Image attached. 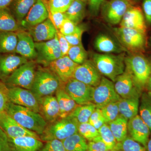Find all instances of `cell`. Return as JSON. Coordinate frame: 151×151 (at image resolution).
Returning <instances> with one entry per match:
<instances>
[{
  "mask_svg": "<svg viewBox=\"0 0 151 151\" xmlns=\"http://www.w3.org/2000/svg\"><path fill=\"white\" fill-rule=\"evenodd\" d=\"M6 113L25 129L41 135L47 126V122L40 113L9 102Z\"/></svg>",
  "mask_w": 151,
  "mask_h": 151,
  "instance_id": "6da1fadb",
  "label": "cell"
},
{
  "mask_svg": "<svg viewBox=\"0 0 151 151\" xmlns=\"http://www.w3.org/2000/svg\"><path fill=\"white\" fill-rule=\"evenodd\" d=\"M63 84L48 67L39 66L30 90L39 101L42 97L52 95Z\"/></svg>",
  "mask_w": 151,
  "mask_h": 151,
  "instance_id": "7a4b0ae2",
  "label": "cell"
},
{
  "mask_svg": "<svg viewBox=\"0 0 151 151\" xmlns=\"http://www.w3.org/2000/svg\"><path fill=\"white\" fill-rule=\"evenodd\" d=\"M125 58L124 53L118 55L94 53L92 57L93 63L97 70L113 82L125 71Z\"/></svg>",
  "mask_w": 151,
  "mask_h": 151,
  "instance_id": "3957f363",
  "label": "cell"
},
{
  "mask_svg": "<svg viewBox=\"0 0 151 151\" xmlns=\"http://www.w3.org/2000/svg\"><path fill=\"white\" fill-rule=\"evenodd\" d=\"M78 125L76 119L71 116L60 118L47 126L40 139L45 142L53 139L63 141L78 133Z\"/></svg>",
  "mask_w": 151,
  "mask_h": 151,
  "instance_id": "277c9868",
  "label": "cell"
},
{
  "mask_svg": "<svg viewBox=\"0 0 151 151\" xmlns=\"http://www.w3.org/2000/svg\"><path fill=\"white\" fill-rule=\"evenodd\" d=\"M125 70L132 76L136 86L141 89L147 85L151 75V65L145 58L140 55L125 57Z\"/></svg>",
  "mask_w": 151,
  "mask_h": 151,
  "instance_id": "5b68a950",
  "label": "cell"
},
{
  "mask_svg": "<svg viewBox=\"0 0 151 151\" xmlns=\"http://www.w3.org/2000/svg\"><path fill=\"white\" fill-rule=\"evenodd\" d=\"M35 60H29L12 73L4 83L8 87H22L31 90L37 70Z\"/></svg>",
  "mask_w": 151,
  "mask_h": 151,
  "instance_id": "8992f818",
  "label": "cell"
},
{
  "mask_svg": "<svg viewBox=\"0 0 151 151\" xmlns=\"http://www.w3.org/2000/svg\"><path fill=\"white\" fill-rule=\"evenodd\" d=\"M35 47L37 52L36 62L44 67H47L52 61L61 57L57 34L51 40L35 42Z\"/></svg>",
  "mask_w": 151,
  "mask_h": 151,
  "instance_id": "52a82bcc",
  "label": "cell"
},
{
  "mask_svg": "<svg viewBox=\"0 0 151 151\" xmlns=\"http://www.w3.org/2000/svg\"><path fill=\"white\" fill-rule=\"evenodd\" d=\"M121 98L115 90L114 82L106 77H102L100 84L94 87L93 103L96 108L101 109L109 103L119 101Z\"/></svg>",
  "mask_w": 151,
  "mask_h": 151,
  "instance_id": "ba28073f",
  "label": "cell"
},
{
  "mask_svg": "<svg viewBox=\"0 0 151 151\" xmlns=\"http://www.w3.org/2000/svg\"><path fill=\"white\" fill-rule=\"evenodd\" d=\"M65 92L78 105L93 103L94 87L72 78L64 84Z\"/></svg>",
  "mask_w": 151,
  "mask_h": 151,
  "instance_id": "9c48e42d",
  "label": "cell"
},
{
  "mask_svg": "<svg viewBox=\"0 0 151 151\" xmlns=\"http://www.w3.org/2000/svg\"><path fill=\"white\" fill-rule=\"evenodd\" d=\"M133 4L131 0H110L104 2L102 5V15L109 23L119 24L124 14Z\"/></svg>",
  "mask_w": 151,
  "mask_h": 151,
  "instance_id": "30bf717a",
  "label": "cell"
},
{
  "mask_svg": "<svg viewBox=\"0 0 151 151\" xmlns=\"http://www.w3.org/2000/svg\"><path fill=\"white\" fill-rule=\"evenodd\" d=\"M120 42L128 50L136 52L142 49L145 43V34L137 30L122 27L114 29Z\"/></svg>",
  "mask_w": 151,
  "mask_h": 151,
  "instance_id": "8fae6325",
  "label": "cell"
},
{
  "mask_svg": "<svg viewBox=\"0 0 151 151\" xmlns=\"http://www.w3.org/2000/svg\"><path fill=\"white\" fill-rule=\"evenodd\" d=\"M8 97L11 103L39 113L38 100L30 90L17 86L9 87Z\"/></svg>",
  "mask_w": 151,
  "mask_h": 151,
  "instance_id": "7c38bea8",
  "label": "cell"
},
{
  "mask_svg": "<svg viewBox=\"0 0 151 151\" xmlns=\"http://www.w3.org/2000/svg\"><path fill=\"white\" fill-rule=\"evenodd\" d=\"M102 78L101 73L93 61L88 60L77 66L73 77L78 81L94 87L99 85Z\"/></svg>",
  "mask_w": 151,
  "mask_h": 151,
  "instance_id": "4fadbf2b",
  "label": "cell"
},
{
  "mask_svg": "<svg viewBox=\"0 0 151 151\" xmlns=\"http://www.w3.org/2000/svg\"><path fill=\"white\" fill-rule=\"evenodd\" d=\"M0 128L9 138L31 136L40 138L37 133L25 129L20 125L6 111L0 113Z\"/></svg>",
  "mask_w": 151,
  "mask_h": 151,
  "instance_id": "5bb4252c",
  "label": "cell"
},
{
  "mask_svg": "<svg viewBox=\"0 0 151 151\" xmlns=\"http://www.w3.org/2000/svg\"><path fill=\"white\" fill-rule=\"evenodd\" d=\"M49 18V13L42 0L36 1L20 23L22 30L28 31Z\"/></svg>",
  "mask_w": 151,
  "mask_h": 151,
  "instance_id": "9a60e30c",
  "label": "cell"
},
{
  "mask_svg": "<svg viewBox=\"0 0 151 151\" xmlns=\"http://www.w3.org/2000/svg\"><path fill=\"white\" fill-rule=\"evenodd\" d=\"M78 65L66 55L52 61L47 67L58 76L62 83L65 84L73 78V73Z\"/></svg>",
  "mask_w": 151,
  "mask_h": 151,
  "instance_id": "2e32d148",
  "label": "cell"
},
{
  "mask_svg": "<svg viewBox=\"0 0 151 151\" xmlns=\"http://www.w3.org/2000/svg\"><path fill=\"white\" fill-rule=\"evenodd\" d=\"M29 60L16 53H0V80L4 82L15 70Z\"/></svg>",
  "mask_w": 151,
  "mask_h": 151,
  "instance_id": "e0dca14e",
  "label": "cell"
},
{
  "mask_svg": "<svg viewBox=\"0 0 151 151\" xmlns=\"http://www.w3.org/2000/svg\"><path fill=\"white\" fill-rule=\"evenodd\" d=\"M127 128L130 137L146 149L151 132L139 115H137L128 121Z\"/></svg>",
  "mask_w": 151,
  "mask_h": 151,
  "instance_id": "ac0fdd59",
  "label": "cell"
},
{
  "mask_svg": "<svg viewBox=\"0 0 151 151\" xmlns=\"http://www.w3.org/2000/svg\"><path fill=\"white\" fill-rule=\"evenodd\" d=\"M18 42L15 53L28 60H35L37 57L35 42L27 31L20 30L17 32Z\"/></svg>",
  "mask_w": 151,
  "mask_h": 151,
  "instance_id": "d6986e66",
  "label": "cell"
},
{
  "mask_svg": "<svg viewBox=\"0 0 151 151\" xmlns=\"http://www.w3.org/2000/svg\"><path fill=\"white\" fill-rule=\"evenodd\" d=\"M120 26L137 30L145 34L146 26L144 15L140 8L133 6L130 7L124 14Z\"/></svg>",
  "mask_w": 151,
  "mask_h": 151,
  "instance_id": "ffe728a7",
  "label": "cell"
},
{
  "mask_svg": "<svg viewBox=\"0 0 151 151\" xmlns=\"http://www.w3.org/2000/svg\"><path fill=\"white\" fill-rule=\"evenodd\" d=\"M114 87L117 94L122 98L139 97V92L132 76L125 70L115 81Z\"/></svg>",
  "mask_w": 151,
  "mask_h": 151,
  "instance_id": "44dd1931",
  "label": "cell"
},
{
  "mask_svg": "<svg viewBox=\"0 0 151 151\" xmlns=\"http://www.w3.org/2000/svg\"><path fill=\"white\" fill-rule=\"evenodd\" d=\"M58 30L51 19L48 18L27 31L32 36L35 42H41L54 38Z\"/></svg>",
  "mask_w": 151,
  "mask_h": 151,
  "instance_id": "7402d4cb",
  "label": "cell"
},
{
  "mask_svg": "<svg viewBox=\"0 0 151 151\" xmlns=\"http://www.w3.org/2000/svg\"><path fill=\"white\" fill-rule=\"evenodd\" d=\"M39 113L50 124L60 118V111L56 97L49 95L39 100Z\"/></svg>",
  "mask_w": 151,
  "mask_h": 151,
  "instance_id": "603a6c76",
  "label": "cell"
},
{
  "mask_svg": "<svg viewBox=\"0 0 151 151\" xmlns=\"http://www.w3.org/2000/svg\"><path fill=\"white\" fill-rule=\"evenodd\" d=\"M40 139L31 136L9 137L12 150L14 151H39L43 146Z\"/></svg>",
  "mask_w": 151,
  "mask_h": 151,
  "instance_id": "cb8c5ba5",
  "label": "cell"
},
{
  "mask_svg": "<svg viewBox=\"0 0 151 151\" xmlns=\"http://www.w3.org/2000/svg\"><path fill=\"white\" fill-rule=\"evenodd\" d=\"M64 84L55 92L56 97L59 105L60 115V118H64L70 115L78 105L65 92Z\"/></svg>",
  "mask_w": 151,
  "mask_h": 151,
  "instance_id": "d4e9b609",
  "label": "cell"
},
{
  "mask_svg": "<svg viewBox=\"0 0 151 151\" xmlns=\"http://www.w3.org/2000/svg\"><path fill=\"white\" fill-rule=\"evenodd\" d=\"M120 115L129 121L138 115L139 97L121 98L119 101Z\"/></svg>",
  "mask_w": 151,
  "mask_h": 151,
  "instance_id": "484cf974",
  "label": "cell"
},
{
  "mask_svg": "<svg viewBox=\"0 0 151 151\" xmlns=\"http://www.w3.org/2000/svg\"><path fill=\"white\" fill-rule=\"evenodd\" d=\"M36 0H13L9 7L11 12L20 24Z\"/></svg>",
  "mask_w": 151,
  "mask_h": 151,
  "instance_id": "4316f807",
  "label": "cell"
},
{
  "mask_svg": "<svg viewBox=\"0 0 151 151\" xmlns=\"http://www.w3.org/2000/svg\"><path fill=\"white\" fill-rule=\"evenodd\" d=\"M20 26L9 7L0 9V31L17 32Z\"/></svg>",
  "mask_w": 151,
  "mask_h": 151,
  "instance_id": "83f0119b",
  "label": "cell"
},
{
  "mask_svg": "<svg viewBox=\"0 0 151 151\" xmlns=\"http://www.w3.org/2000/svg\"><path fill=\"white\" fill-rule=\"evenodd\" d=\"M94 46L98 51L106 53H120L123 51L121 46L112 39L104 34L100 35L97 37L94 41Z\"/></svg>",
  "mask_w": 151,
  "mask_h": 151,
  "instance_id": "f1b7e54d",
  "label": "cell"
},
{
  "mask_svg": "<svg viewBox=\"0 0 151 151\" xmlns=\"http://www.w3.org/2000/svg\"><path fill=\"white\" fill-rule=\"evenodd\" d=\"M17 42L16 32L0 31V53H15Z\"/></svg>",
  "mask_w": 151,
  "mask_h": 151,
  "instance_id": "f546056e",
  "label": "cell"
},
{
  "mask_svg": "<svg viewBox=\"0 0 151 151\" xmlns=\"http://www.w3.org/2000/svg\"><path fill=\"white\" fill-rule=\"evenodd\" d=\"M86 3L78 0H73L65 13L68 19L76 25L84 19L85 14Z\"/></svg>",
  "mask_w": 151,
  "mask_h": 151,
  "instance_id": "4dcf8cb0",
  "label": "cell"
},
{
  "mask_svg": "<svg viewBox=\"0 0 151 151\" xmlns=\"http://www.w3.org/2000/svg\"><path fill=\"white\" fill-rule=\"evenodd\" d=\"M128 122L127 119L119 115L115 120L108 124L117 142H122L127 137Z\"/></svg>",
  "mask_w": 151,
  "mask_h": 151,
  "instance_id": "1f68e13d",
  "label": "cell"
},
{
  "mask_svg": "<svg viewBox=\"0 0 151 151\" xmlns=\"http://www.w3.org/2000/svg\"><path fill=\"white\" fill-rule=\"evenodd\" d=\"M67 151H87L88 143L86 139L77 133L62 141Z\"/></svg>",
  "mask_w": 151,
  "mask_h": 151,
  "instance_id": "d6a6232c",
  "label": "cell"
},
{
  "mask_svg": "<svg viewBox=\"0 0 151 151\" xmlns=\"http://www.w3.org/2000/svg\"><path fill=\"white\" fill-rule=\"evenodd\" d=\"M96 108V105L93 103L78 105L69 116L75 118L79 124L88 123L90 116Z\"/></svg>",
  "mask_w": 151,
  "mask_h": 151,
  "instance_id": "836d02e7",
  "label": "cell"
},
{
  "mask_svg": "<svg viewBox=\"0 0 151 151\" xmlns=\"http://www.w3.org/2000/svg\"><path fill=\"white\" fill-rule=\"evenodd\" d=\"M139 112L141 119L148 127L151 132V97L148 94H143Z\"/></svg>",
  "mask_w": 151,
  "mask_h": 151,
  "instance_id": "e575fe53",
  "label": "cell"
},
{
  "mask_svg": "<svg viewBox=\"0 0 151 151\" xmlns=\"http://www.w3.org/2000/svg\"><path fill=\"white\" fill-rule=\"evenodd\" d=\"M114 150L115 151H147L142 145L128 136L122 142L117 143Z\"/></svg>",
  "mask_w": 151,
  "mask_h": 151,
  "instance_id": "d590c367",
  "label": "cell"
},
{
  "mask_svg": "<svg viewBox=\"0 0 151 151\" xmlns=\"http://www.w3.org/2000/svg\"><path fill=\"white\" fill-rule=\"evenodd\" d=\"M72 61L78 65L82 64L87 60L88 53L82 43L71 46L67 54Z\"/></svg>",
  "mask_w": 151,
  "mask_h": 151,
  "instance_id": "8d00e7d4",
  "label": "cell"
},
{
  "mask_svg": "<svg viewBox=\"0 0 151 151\" xmlns=\"http://www.w3.org/2000/svg\"><path fill=\"white\" fill-rule=\"evenodd\" d=\"M98 132L101 139L109 150H114L117 142L110 129L109 125L105 123L98 130Z\"/></svg>",
  "mask_w": 151,
  "mask_h": 151,
  "instance_id": "74e56055",
  "label": "cell"
},
{
  "mask_svg": "<svg viewBox=\"0 0 151 151\" xmlns=\"http://www.w3.org/2000/svg\"><path fill=\"white\" fill-rule=\"evenodd\" d=\"M119 101L113 102L105 105L101 108L102 115L106 124L114 121L120 115L119 112Z\"/></svg>",
  "mask_w": 151,
  "mask_h": 151,
  "instance_id": "f35d334b",
  "label": "cell"
},
{
  "mask_svg": "<svg viewBox=\"0 0 151 151\" xmlns=\"http://www.w3.org/2000/svg\"><path fill=\"white\" fill-rule=\"evenodd\" d=\"M78 133L89 141L93 140L94 138L99 136L98 130L89 123L79 124Z\"/></svg>",
  "mask_w": 151,
  "mask_h": 151,
  "instance_id": "ab89813d",
  "label": "cell"
},
{
  "mask_svg": "<svg viewBox=\"0 0 151 151\" xmlns=\"http://www.w3.org/2000/svg\"><path fill=\"white\" fill-rule=\"evenodd\" d=\"M73 0H49V8L51 14L65 13Z\"/></svg>",
  "mask_w": 151,
  "mask_h": 151,
  "instance_id": "60d3db41",
  "label": "cell"
},
{
  "mask_svg": "<svg viewBox=\"0 0 151 151\" xmlns=\"http://www.w3.org/2000/svg\"><path fill=\"white\" fill-rule=\"evenodd\" d=\"M84 29L83 27L77 26L75 31L70 35L64 36L71 46L78 45L81 43V38Z\"/></svg>",
  "mask_w": 151,
  "mask_h": 151,
  "instance_id": "b9f144b4",
  "label": "cell"
},
{
  "mask_svg": "<svg viewBox=\"0 0 151 151\" xmlns=\"http://www.w3.org/2000/svg\"><path fill=\"white\" fill-rule=\"evenodd\" d=\"M45 145L39 151H67L65 150L62 141L53 139L46 142Z\"/></svg>",
  "mask_w": 151,
  "mask_h": 151,
  "instance_id": "7bdbcfd3",
  "label": "cell"
},
{
  "mask_svg": "<svg viewBox=\"0 0 151 151\" xmlns=\"http://www.w3.org/2000/svg\"><path fill=\"white\" fill-rule=\"evenodd\" d=\"M8 87L0 80V113L5 111L9 101L8 97Z\"/></svg>",
  "mask_w": 151,
  "mask_h": 151,
  "instance_id": "ee69618b",
  "label": "cell"
},
{
  "mask_svg": "<svg viewBox=\"0 0 151 151\" xmlns=\"http://www.w3.org/2000/svg\"><path fill=\"white\" fill-rule=\"evenodd\" d=\"M109 150L106 145L101 139L100 136H97L93 140L88 143L87 151H106Z\"/></svg>",
  "mask_w": 151,
  "mask_h": 151,
  "instance_id": "f6af8a7d",
  "label": "cell"
},
{
  "mask_svg": "<svg viewBox=\"0 0 151 151\" xmlns=\"http://www.w3.org/2000/svg\"><path fill=\"white\" fill-rule=\"evenodd\" d=\"M57 36L58 39L60 47L61 50V57L67 55L68 52L71 47V45L68 42L65 36L62 34L60 33L58 30L57 33Z\"/></svg>",
  "mask_w": 151,
  "mask_h": 151,
  "instance_id": "bcb514c9",
  "label": "cell"
},
{
  "mask_svg": "<svg viewBox=\"0 0 151 151\" xmlns=\"http://www.w3.org/2000/svg\"><path fill=\"white\" fill-rule=\"evenodd\" d=\"M77 26L73 22L67 19L63 22L58 31L63 35H70L75 31Z\"/></svg>",
  "mask_w": 151,
  "mask_h": 151,
  "instance_id": "7dc6e473",
  "label": "cell"
},
{
  "mask_svg": "<svg viewBox=\"0 0 151 151\" xmlns=\"http://www.w3.org/2000/svg\"><path fill=\"white\" fill-rule=\"evenodd\" d=\"M51 14V20L58 30L61 27L63 22L67 19L65 13L56 12Z\"/></svg>",
  "mask_w": 151,
  "mask_h": 151,
  "instance_id": "c3c4849f",
  "label": "cell"
},
{
  "mask_svg": "<svg viewBox=\"0 0 151 151\" xmlns=\"http://www.w3.org/2000/svg\"><path fill=\"white\" fill-rule=\"evenodd\" d=\"M0 151H12L6 134L0 128Z\"/></svg>",
  "mask_w": 151,
  "mask_h": 151,
  "instance_id": "681fc988",
  "label": "cell"
},
{
  "mask_svg": "<svg viewBox=\"0 0 151 151\" xmlns=\"http://www.w3.org/2000/svg\"><path fill=\"white\" fill-rule=\"evenodd\" d=\"M88 2L90 13L93 15H97L104 0H89Z\"/></svg>",
  "mask_w": 151,
  "mask_h": 151,
  "instance_id": "f907efd6",
  "label": "cell"
},
{
  "mask_svg": "<svg viewBox=\"0 0 151 151\" xmlns=\"http://www.w3.org/2000/svg\"><path fill=\"white\" fill-rule=\"evenodd\" d=\"M143 8L146 20L151 24V0H143Z\"/></svg>",
  "mask_w": 151,
  "mask_h": 151,
  "instance_id": "816d5d0a",
  "label": "cell"
},
{
  "mask_svg": "<svg viewBox=\"0 0 151 151\" xmlns=\"http://www.w3.org/2000/svg\"><path fill=\"white\" fill-rule=\"evenodd\" d=\"M103 117L101 109L96 108L90 116L88 123L93 125L95 122Z\"/></svg>",
  "mask_w": 151,
  "mask_h": 151,
  "instance_id": "f5cc1de1",
  "label": "cell"
},
{
  "mask_svg": "<svg viewBox=\"0 0 151 151\" xmlns=\"http://www.w3.org/2000/svg\"><path fill=\"white\" fill-rule=\"evenodd\" d=\"M105 123H105V119H104V117H103L99 119L97 122H95L92 126H94L95 129L98 130Z\"/></svg>",
  "mask_w": 151,
  "mask_h": 151,
  "instance_id": "db71d44e",
  "label": "cell"
},
{
  "mask_svg": "<svg viewBox=\"0 0 151 151\" xmlns=\"http://www.w3.org/2000/svg\"><path fill=\"white\" fill-rule=\"evenodd\" d=\"M13 0H0V9L9 7Z\"/></svg>",
  "mask_w": 151,
  "mask_h": 151,
  "instance_id": "11a10c76",
  "label": "cell"
},
{
  "mask_svg": "<svg viewBox=\"0 0 151 151\" xmlns=\"http://www.w3.org/2000/svg\"><path fill=\"white\" fill-rule=\"evenodd\" d=\"M146 150L147 151H151V135L149 138L148 142L147 144Z\"/></svg>",
  "mask_w": 151,
  "mask_h": 151,
  "instance_id": "9f6ffc18",
  "label": "cell"
},
{
  "mask_svg": "<svg viewBox=\"0 0 151 151\" xmlns=\"http://www.w3.org/2000/svg\"><path fill=\"white\" fill-rule=\"evenodd\" d=\"M147 85V89H148L149 92H151V75L149 78Z\"/></svg>",
  "mask_w": 151,
  "mask_h": 151,
  "instance_id": "6f0895ef",
  "label": "cell"
},
{
  "mask_svg": "<svg viewBox=\"0 0 151 151\" xmlns=\"http://www.w3.org/2000/svg\"><path fill=\"white\" fill-rule=\"evenodd\" d=\"M78 1H81L84 2H87V1H88L89 0H78Z\"/></svg>",
  "mask_w": 151,
  "mask_h": 151,
  "instance_id": "680465c9",
  "label": "cell"
},
{
  "mask_svg": "<svg viewBox=\"0 0 151 151\" xmlns=\"http://www.w3.org/2000/svg\"><path fill=\"white\" fill-rule=\"evenodd\" d=\"M149 96H150L151 97V92H149L148 93Z\"/></svg>",
  "mask_w": 151,
  "mask_h": 151,
  "instance_id": "91938a15",
  "label": "cell"
},
{
  "mask_svg": "<svg viewBox=\"0 0 151 151\" xmlns=\"http://www.w3.org/2000/svg\"><path fill=\"white\" fill-rule=\"evenodd\" d=\"M106 151H115L114 150H109Z\"/></svg>",
  "mask_w": 151,
  "mask_h": 151,
  "instance_id": "94428289",
  "label": "cell"
},
{
  "mask_svg": "<svg viewBox=\"0 0 151 151\" xmlns=\"http://www.w3.org/2000/svg\"><path fill=\"white\" fill-rule=\"evenodd\" d=\"M12 151H14L12 150Z\"/></svg>",
  "mask_w": 151,
  "mask_h": 151,
  "instance_id": "6125c7cd",
  "label": "cell"
}]
</instances>
